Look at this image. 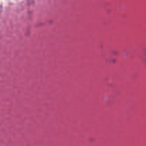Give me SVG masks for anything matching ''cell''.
Returning <instances> with one entry per match:
<instances>
[]
</instances>
